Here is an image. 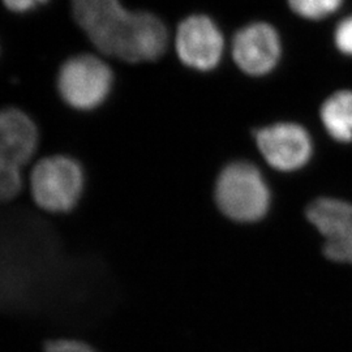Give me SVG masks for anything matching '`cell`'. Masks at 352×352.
<instances>
[{
	"label": "cell",
	"instance_id": "cell-1",
	"mask_svg": "<svg viewBox=\"0 0 352 352\" xmlns=\"http://www.w3.org/2000/svg\"><path fill=\"white\" fill-rule=\"evenodd\" d=\"M63 257L46 223L16 215L0 219V314L36 312Z\"/></svg>",
	"mask_w": 352,
	"mask_h": 352
},
{
	"label": "cell",
	"instance_id": "cell-2",
	"mask_svg": "<svg viewBox=\"0 0 352 352\" xmlns=\"http://www.w3.org/2000/svg\"><path fill=\"white\" fill-rule=\"evenodd\" d=\"M76 25L103 56L128 64L160 60L170 43L168 29L149 11H131L122 0H71Z\"/></svg>",
	"mask_w": 352,
	"mask_h": 352
},
{
	"label": "cell",
	"instance_id": "cell-3",
	"mask_svg": "<svg viewBox=\"0 0 352 352\" xmlns=\"http://www.w3.org/2000/svg\"><path fill=\"white\" fill-rule=\"evenodd\" d=\"M119 287L97 257L63 260L43 289L36 312L69 327H88L113 311Z\"/></svg>",
	"mask_w": 352,
	"mask_h": 352
},
{
	"label": "cell",
	"instance_id": "cell-4",
	"mask_svg": "<svg viewBox=\"0 0 352 352\" xmlns=\"http://www.w3.org/2000/svg\"><path fill=\"white\" fill-rule=\"evenodd\" d=\"M87 175L82 164L67 154H51L33 166L30 196L46 213H71L82 199Z\"/></svg>",
	"mask_w": 352,
	"mask_h": 352
},
{
	"label": "cell",
	"instance_id": "cell-5",
	"mask_svg": "<svg viewBox=\"0 0 352 352\" xmlns=\"http://www.w3.org/2000/svg\"><path fill=\"white\" fill-rule=\"evenodd\" d=\"M55 81L60 100L69 109L91 113L110 98L115 77L103 55L80 52L60 64Z\"/></svg>",
	"mask_w": 352,
	"mask_h": 352
},
{
	"label": "cell",
	"instance_id": "cell-6",
	"mask_svg": "<svg viewBox=\"0 0 352 352\" xmlns=\"http://www.w3.org/2000/svg\"><path fill=\"white\" fill-rule=\"evenodd\" d=\"M219 210L236 222H256L270 208V190L254 164L236 161L227 164L215 183Z\"/></svg>",
	"mask_w": 352,
	"mask_h": 352
},
{
	"label": "cell",
	"instance_id": "cell-7",
	"mask_svg": "<svg viewBox=\"0 0 352 352\" xmlns=\"http://www.w3.org/2000/svg\"><path fill=\"white\" fill-rule=\"evenodd\" d=\"M174 46L179 60L186 67L208 72L221 62L225 39L209 16L196 13L177 25Z\"/></svg>",
	"mask_w": 352,
	"mask_h": 352
},
{
	"label": "cell",
	"instance_id": "cell-8",
	"mask_svg": "<svg viewBox=\"0 0 352 352\" xmlns=\"http://www.w3.org/2000/svg\"><path fill=\"white\" fill-rule=\"evenodd\" d=\"M265 161L283 173L296 171L312 157V140L305 128L296 123H277L253 132Z\"/></svg>",
	"mask_w": 352,
	"mask_h": 352
},
{
	"label": "cell",
	"instance_id": "cell-9",
	"mask_svg": "<svg viewBox=\"0 0 352 352\" xmlns=\"http://www.w3.org/2000/svg\"><path fill=\"white\" fill-rule=\"evenodd\" d=\"M308 221L324 236V253L329 260L352 264V204L321 197L307 208Z\"/></svg>",
	"mask_w": 352,
	"mask_h": 352
},
{
	"label": "cell",
	"instance_id": "cell-10",
	"mask_svg": "<svg viewBox=\"0 0 352 352\" xmlns=\"http://www.w3.org/2000/svg\"><path fill=\"white\" fill-rule=\"evenodd\" d=\"M282 45L274 26L252 23L241 28L232 41V56L240 71L250 76L270 74L280 59Z\"/></svg>",
	"mask_w": 352,
	"mask_h": 352
},
{
	"label": "cell",
	"instance_id": "cell-11",
	"mask_svg": "<svg viewBox=\"0 0 352 352\" xmlns=\"http://www.w3.org/2000/svg\"><path fill=\"white\" fill-rule=\"evenodd\" d=\"M39 145V131L33 118L19 107L0 109V153L24 167Z\"/></svg>",
	"mask_w": 352,
	"mask_h": 352
},
{
	"label": "cell",
	"instance_id": "cell-12",
	"mask_svg": "<svg viewBox=\"0 0 352 352\" xmlns=\"http://www.w3.org/2000/svg\"><path fill=\"white\" fill-rule=\"evenodd\" d=\"M320 116L327 133L338 142L352 141V91L340 90L322 103Z\"/></svg>",
	"mask_w": 352,
	"mask_h": 352
},
{
	"label": "cell",
	"instance_id": "cell-13",
	"mask_svg": "<svg viewBox=\"0 0 352 352\" xmlns=\"http://www.w3.org/2000/svg\"><path fill=\"white\" fill-rule=\"evenodd\" d=\"M21 166L0 153V205L14 200L24 186Z\"/></svg>",
	"mask_w": 352,
	"mask_h": 352
},
{
	"label": "cell",
	"instance_id": "cell-14",
	"mask_svg": "<svg viewBox=\"0 0 352 352\" xmlns=\"http://www.w3.org/2000/svg\"><path fill=\"white\" fill-rule=\"evenodd\" d=\"M344 0H287L289 10L302 19L322 20L334 14Z\"/></svg>",
	"mask_w": 352,
	"mask_h": 352
},
{
	"label": "cell",
	"instance_id": "cell-15",
	"mask_svg": "<svg viewBox=\"0 0 352 352\" xmlns=\"http://www.w3.org/2000/svg\"><path fill=\"white\" fill-rule=\"evenodd\" d=\"M334 42L342 54L352 56V14L342 20L336 28Z\"/></svg>",
	"mask_w": 352,
	"mask_h": 352
},
{
	"label": "cell",
	"instance_id": "cell-16",
	"mask_svg": "<svg viewBox=\"0 0 352 352\" xmlns=\"http://www.w3.org/2000/svg\"><path fill=\"white\" fill-rule=\"evenodd\" d=\"M45 352H97L88 343L82 340H49L45 344Z\"/></svg>",
	"mask_w": 352,
	"mask_h": 352
},
{
	"label": "cell",
	"instance_id": "cell-17",
	"mask_svg": "<svg viewBox=\"0 0 352 352\" xmlns=\"http://www.w3.org/2000/svg\"><path fill=\"white\" fill-rule=\"evenodd\" d=\"M49 0H1L3 6L16 14H25L33 12L39 7L45 6Z\"/></svg>",
	"mask_w": 352,
	"mask_h": 352
}]
</instances>
